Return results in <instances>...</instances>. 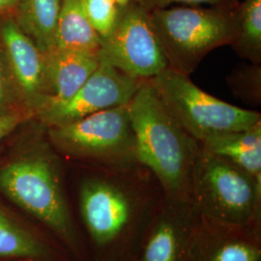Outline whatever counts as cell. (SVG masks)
I'll list each match as a JSON object with an SVG mask.
<instances>
[{
	"mask_svg": "<svg viewBox=\"0 0 261 261\" xmlns=\"http://www.w3.org/2000/svg\"><path fill=\"white\" fill-rule=\"evenodd\" d=\"M3 96H4V87H3V80H2V75L0 71V106L3 100Z\"/></svg>",
	"mask_w": 261,
	"mask_h": 261,
	"instance_id": "25",
	"label": "cell"
},
{
	"mask_svg": "<svg viewBox=\"0 0 261 261\" xmlns=\"http://www.w3.org/2000/svg\"><path fill=\"white\" fill-rule=\"evenodd\" d=\"M142 83L100 62L96 71L69 100L45 106L44 118L56 127L96 112L128 105Z\"/></svg>",
	"mask_w": 261,
	"mask_h": 261,
	"instance_id": "8",
	"label": "cell"
},
{
	"mask_svg": "<svg viewBox=\"0 0 261 261\" xmlns=\"http://www.w3.org/2000/svg\"><path fill=\"white\" fill-rule=\"evenodd\" d=\"M45 238L21 216L0 202V259L55 261Z\"/></svg>",
	"mask_w": 261,
	"mask_h": 261,
	"instance_id": "11",
	"label": "cell"
},
{
	"mask_svg": "<svg viewBox=\"0 0 261 261\" xmlns=\"http://www.w3.org/2000/svg\"><path fill=\"white\" fill-rule=\"evenodd\" d=\"M260 65L252 64L239 71L233 72L231 81L229 84L233 90L237 93H241V98H247L251 101H260Z\"/></svg>",
	"mask_w": 261,
	"mask_h": 261,
	"instance_id": "19",
	"label": "cell"
},
{
	"mask_svg": "<svg viewBox=\"0 0 261 261\" xmlns=\"http://www.w3.org/2000/svg\"><path fill=\"white\" fill-rule=\"evenodd\" d=\"M0 192L69 247H77L75 225L56 164L46 153H28L2 166Z\"/></svg>",
	"mask_w": 261,
	"mask_h": 261,
	"instance_id": "3",
	"label": "cell"
},
{
	"mask_svg": "<svg viewBox=\"0 0 261 261\" xmlns=\"http://www.w3.org/2000/svg\"><path fill=\"white\" fill-rule=\"evenodd\" d=\"M84 7L87 19L101 39L112 34L124 10L114 0H84Z\"/></svg>",
	"mask_w": 261,
	"mask_h": 261,
	"instance_id": "18",
	"label": "cell"
},
{
	"mask_svg": "<svg viewBox=\"0 0 261 261\" xmlns=\"http://www.w3.org/2000/svg\"><path fill=\"white\" fill-rule=\"evenodd\" d=\"M201 143L204 151L228 161L261 184V121L248 130L218 135Z\"/></svg>",
	"mask_w": 261,
	"mask_h": 261,
	"instance_id": "13",
	"label": "cell"
},
{
	"mask_svg": "<svg viewBox=\"0 0 261 261\" xmlns=\"http://www.w3.org/2000/svg\"><path fill=\"white\" fill-rule=\"evenodd\" d=\"M129 112L137 161L151 169L171 194L191 186L199 154L197 140L174 119L147 81L130 100Z\"/></svg>",
	"mask_w": 261,
	"mask_h": 261,
	"instance_id": "1",
	"label": "cell"
},
{
	"mask_svg": "<svg viewBox=\"0 0 261 261\" xmlns=\"http://www.w3.org/2000/svg\"><path fill=\"white\" fill-rule=\"evenodd\" d=\"M98 57L100 62L141 82L168 68L150 12L134 0L123 10L112 34L102 39Z\"/></svg>",
	"mask_w": 261,
	"mask_h": 261,
	"instance_id": "6",
	"label": "cell"
},
{
	"mask_svg": "<svg viewBox=\"0 0 261 261\" xmlns=\"http://www.w3.org/2000/svg\"><path fill=\"white\" fill-rule=\"evenodd\" d=\"M81 212L90 235L99 245L112 242L129 223V198L118 187L101 180L84 182L80 194Z\"/></svg>",
	"mask_w": 261,
	"mask_h": 261,
	"instance_id": "9",
	"label": "cell"
},
{
	"mask_svg": "<svg viewBox=\"0 0 261 261\" xmlns=\"http://www.w3.org/2000/svg\"><path fill=\"white\" fill-rule=\"evenodd\" d=\"M169 113L197 141L252 128L259 112L241 109L206 93L189 75L167 68L147 81Z\"/></svg>",
	"mask_w": 261,
	"mask_h": 261,
	"instance_id": "4",
	"label": "cell"
},
{
	"mask_svg": "<svg viewBox=\"0 0 261 261\" xmlns=\"http://www.w3.org/2000/svg\"><path fill=\"white\" fill-rule=\"evenodd\" d=\"M230 46L252 64L261 62V0H244L238 6L237 29Z\"/></svg>",
	"mask_w": 261,
	"mask_h": 261,
	"instance_id": "16",
	"label": "cell"
},
{
	"mask_svg": "<svg viewBox=\"0 0 261 261\" xmlns=\"http://www.w3.org/2000/svg\"><path fill=\"white\" fill-rule=\"evenodd\" d=\"M102 39L87 19L84 0H62L55 48L98 54Z\"/></svg>",
	"mask_w": 261,
	"mask_h": 261,
	"instance_id": "14",
	"label": "cell"
},
{
	"mask_svg": "<svg viewBox=\"0 0 261 261\" xmlns=\"http://www.w3.org/2000/svg\"><path fill=\"white\" fill-rule=\"evenodd\" d=\"M196 202L204 214L229 225L247 224L254 213L261 184L231 163L199 151L192 173Z\"/></svg>",
	"mask_w": 261,
	"mask_h": 261,
	"instance_id": "5",
	"label": "cell"
},
{
	"mask_svg": "<svg viewBox=\"0 0 261 261\" xmlns=\"http://www.w3.org/2000/svg\"><path fill=\"white\" fill-rule=\"evenodd\" d=\"M1 36L19 86L29 96L39 93L44 87L45 55L13 21L2 25Z\"/></svg>",
	"mask_w": 261,
	"mask_h": 261,
	"instance_id": "12",
	"label": "cell"
},
{
	"mask_svg": "<svg viewBox=\"0 0 261 261\" xmlns=\"http://www.w3.org/2000/svg\"><path fill=\"white\" fill-rule=\"evenodd\" d=\"M0 261H8V260H3V259H0Z\"/></svg>",
	"mask_w": 261,
	"mask_h": 261,
	"instance_id": "26",
	"label": "cell"
},
{
	"mask_svg": "<svg viewBox=\"0 0 261 261\" xmlns=\"http://www.w3.org/2000/svg\"><path fill=\"white\" fill-rule=\"evenodd\" d=\"M19 0H0V11L8 9L18 4Z\"/></svg>",
	"mask_w": 261,
	"mask_h": 261,
	"instance_id": "23",
	"label": "cell"
},
{
	"mask_svg": "<svg viewBox=\"0 0 261 261\" xmlns=\"http://www.w3.org/2000/svg\"><path fill=\"white\" fill-rule=\"evenodd\" d=\"M22 120L21 115L18 113H11L0 116V142L4 140L10 133L16 129Z\"/></svg>",
	"mask_w": 261,
	"mask_h": 261,
	"instance_id": "22",
	"label": "cell"
},
{
	"mask_svg": "<svg viewBox=\"0 0 261 261\" xmlns=\"http://www.w3.org/2000/svg\"><path fill=\"white\" fill-rule=\"evenodd\" d=\"M62 0H19V21L43 54L55 48Z\"/></svg>",
	"mask_w": 261,
	"mask_h": 261,
	"instance_id": "15",
	"label": "cell"
},
{
	"mask_svg": "<svg viewBox=\"0 0 261 261\" xmlns=\"http://www.w3.org/2000/svg\"><path fill=\"white\" fill-rule=\"evenodd\" d=\"M44 55V86L50 92L44 107L69 100L100 65L98 54L54 48Z\"/></svg>",
	"mask_w": 261,
	"mask_h": 261,
	"instance_id": "10",
	"label": "cell"
},
{
	"mask_svg": "<svg viewBox=\"0 0 261 261\" xmlns=\"http://www.w3.org/2000/svg\"><path fill=\"white\" fill-rule=\"evenodd\" d=\"M140 6L148 12L155 10L165 9L177 5L191 6H224L237 7L240 4L239 0H134Z\"/></svg>",
	"mask_w": 261,
	"mask_h": 261,
	"instance_id": "21",
	"label": "cell"
},
{
	"mask_svg": "<svg viewBox=\"0 0 261 261\" xmlns=\"http://www.w3.org/2000/svg\"><path fill=\"white\" fill-rule=\"evenodd\" d=\"M238 6L177 5L150 12L168 67L190 75L215 48L230 45Z\"/></svg>",
	"mask_w": 261,
	"mask_h": 261,
	"instance_id": "2",
	"label": "cell"
},
{
	"mask_svg": "<svg viewBox=\"0 0 261 261\" xmlns=\"http://www.w3.org/2000/svg\"><path fill=\"white\" fill-rule=\"evenodd\" d=\"M179 235L176 226L164 221L156 226L145 246L142 261H178Z\"/></svg>",
	"mask_w": 261,
	"mask_h": 261,
	"instance_id": "17",
	"label": "cell"
},
{
	"mask_svg": "<svg viewBox=\"0 0 261 261\" xmlns=\"http://www.w3.org/2000/svg\"><path fill=\"white\" fill-rule=\"evenodd\" d=\"M260 251L242 241L224 243L217 248L209 261H259Z\"/></svg>",
	"mask_w": 261,
	"mask_h": 261,
	"instance_id": "20",
	"label": "cell"
},
{
	"mask_svg": "<svg viewBox=\"0 0 261 261\" xmlns=\"http://www.w3.org/2000/svg\"><path fill=\"white\" fill-rule=\"evenodd\" d=\"M114 1L121 7L122 9H125L133 0H114Z\"/></svg>",
	"mask_w": 261,
	"mask_h": 261,
	"instance_id": "24",
	"label": "cell"
},
{
	"mask_svg": "<svg viewBox=\"0 0 261 261\" xmlns=\"http://www.w3.org/2000/svg\"><path fill=\"white\" fill-rule=\"evenodd\" d=\"M49 134L60 149L74 156L109 162L137 160L129 103L53 127Z\"/></svg>",
	"mask_w": 261,
	"mask_h": 261,
	"instance_id": "7",
	"label": "cell"
}]
</instances>
